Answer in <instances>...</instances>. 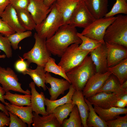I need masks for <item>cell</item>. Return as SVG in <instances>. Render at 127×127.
Masks as SVG:
<instances>
[{
	"label": "cell",
	"instance_id": "6da1fadb",
	"mask_svg": "<svg viewBox=\"0 0 127 127\" xmlns=\"http://www.w3.org/2000/svg\"><path fill=\"white\" fill-rule=\"evenodd\" d=\"M77 32L76 28L68 24L63 25L52 36L46 39L48 49L51 54L61 57L70 45L82 43Z\"/></svg>",
	"mask_w": 127,
	"mask_h": 127
},
{
	"label": "cell",
	"instance_id": "7a4b0ae2",
	"mask_svg": "<svg viewBox=\"0 0 127 127\" xmlns=\"http://www.w3.org/2000/svg\"><path fill=\"white\" fill-rule=\"evenodd\" d=\"M96 72L95 66L90 56L69 71L67 75L75 91H82L89 79Z\"/></svg>",
	"mask_w": 127,
	"mask_h": 127
},
{
	"label": "cell",
	"instance_id": "3957f363",
	"mask_svg": "<svg viewBox=\"0 0 127 127\" xmlns=\"http://www.w3.org/2000/svg\"><path fill=\"white\" fill-rule=\"evenodd\" d=\"M103 40L127 47V15L119 14L116 17L107 28Z\"/></svg>",
	"mask_w": 127,
	"mask_h": 127
},
{
	"label": "cell",
	"instance_id": "277c9868",
	"mask_svg": "<svg viewBox=\"0 0 127 127\" xmlns=\"http://www.w3.org/2000/svg\"><path fill=\"white\" fill-rule=\"evenodd\" d=\"M34 37L35 42L33 47L23 54V59L26 60L28 67L30 64L33 63L44 68L51 54L47 48L46 39L40 37L36 32Z\"/></svg>",
	"mask_w": 127,
	"mask_h": 127
},
{
	"label": "cell",
	"instance_id": "5b68a950",
	"mask_svg": "<svg viewBox=\"0 0 127 127\" xmlns=\"http://www.w3.org/2000/svg\"><path fill=\"white\" fill-rule=\"evenodd\" d=\"M51 7V10L47 17L40 23L36 25L35 29L39 36L46 39L52 36L64 24L62 16L54 4Z\"/></svg>",
	"mask_w": 127,
	"mask_h": 127
},
{
	"label": "cell",
	"instance_id": "8992f818",
	"mask_svg": "<svg viewBox=\"0 0 127 127\" xmlns=\"http://www.w3.org/2000/svg\"><path fill=\"white\" fill-rule=\"evenodd\" d=\"M79 44H72L66 49L58 65L66 73L81 63L90 51H83L78 48Z\"/></svg>",
	"mask_w": 127,
	"mask_h": 127
},
{
	"label": "cell",
	"instance_id": "52a82bcc",
	"mask_svg": "<svg viewBox=\"0 0 127 127\" xmlns=\"http://www.w3.org/2000/svg\"><path fill=\"white\" fill-rule=\"evenodd\" d=\"M95 19L89 10L84 0L80 1L72 13L67 24L75 27L85 28Z\"/></svg>",
	"mask_w": 127,
	"mask_h": 127
},
{
	"label": "cell",
	"instance_id": "ba28073f",
	"mask_svg": "<svg viewBox=\"0 0 127 127\" xmlns=\"http://www.w3.org/2000/svg\"><path fill=\"white\" fill-rule=\"evenodd\" d=\"M116 18L112 16L95 19L80 33L90 38L105 42L103 38L106 31Z\"/></svg>",
	"mask_w": 127,
	"mask_h": 127
},
{
	"label": "cell",
	"instance_id": "9c48e42d",
	"mask_svg": "<svg viewBox=\"0 0 127 127\" xmlns=\"http://www.w3.org/2000/svg\"><path fill=\"white\" fill-rule=\"evenodd\" d=\"M0 84L6 92L12 90L24 94L31 93L28 89L25 91L22 89L17 75L9 67L5 68L0 66Z\"/></svg>",
	"mask_w": 127,
	"mask_h": 127
},
{
	"label": "cell",
	"instance_id": "30bf717a",
	"mask_svg": "<svg viewBox=\"0 0 127 127\" xmlns=\"http://www.w3.org/2000/svg\"><path fill=\"white\" fill-rule=\"evenodd\" d=\"M45 83L49 84L51 87L48 88L50 96V100L57 99L60 95H63L65 91L69 89L71 83L68 81L52 76L49 72H46Z\"/></svg>",
	"mask_w": 127,
	"mask_h": 127
},
{
	"label": "cell",
	"instance_id": "8fae6325",
	"mask_svg": "<svg viewBox=\"0 0 127 127\" xmlns=\"http://www.w3.org/2000/svg\"><path fill=\"white\" fill-rule=\"evenodd\" d=\"M115 92L102 91L97 93L87 99L92 105L106 109L115 107L119 96Z\"/></svg>",
	"mask_w": 127,
	"mask_h": 127
},
{
	"label": "cell",
	"instance_id": "7c38bea8",
	"mask_svg": "<svg viewBox=\"0 0 127 127\" xmlns=\"http://www.w3.org/2000/svg\"><path fill=\"white\" fill-rule=\"evenodd\" d=\"M112 74L109 71L103 73H96L88 80L82 90L84 98L87 99L95 94L102 87Z\"/></svg>",
	"mask_w": 127,
	"mask_h": 127
},
{
	"label": "cell",
	"instance_id": "4fadbf2b",
	"mask_svg": "<svg viewBox=\"0 0 127 127\" xmlns=\"http://www.w3.org/2000/svg\"><path fill=\"white\" fill-rule=\"evenodd\" d=\"M107 50V67L127 58V47L119 44L105 42Z\"/></svg>",
	"mask_w": 127,
	"mask_h": 127
},
{
	"label": "cell",
	"instance_id": "5bb4252c",
	"mask_svg": "<svg viewBox=\"0 0 127 127\" xmlns=\"http://www.w3.org/2000/svg\"><path fill=\"white\" fill-rule=\"evenodd\" d=\"M43 0H29L27 10L32 16L36 25L40 23L47 17L51 10Z\"/></svg>",
	"mask_w": 127,
	"mask_h": 127
},
{
	"label": "cell",
	"instance_id": "9a60e30c",
	"mask_svg": "<svg viewBox=\"0 0 127 127\" xmlns=\"http://www.w3.org/2000/svg\"><path fill=\"white\" fill-rule=\"evenodd\" d=\"M89 53L96 72L103 73L107 71V50L105 43L91 50Z\"/></svg>",
	"mask_w": 127,
	"mask_h": 127
},
{
	"label": "cell",
	"instance_id": "2e32d148",
	"mask_svg": "<svg viewBox=\"0 0 127 127\" xmlns=\"http://www.w3.org/2000/svg\"><path fill=\"white\" fill-rule=\"evenodd\" d=\"M31 89V106L33 111L42 116L48 115L45 107L44 101L45 97L44 93L41 92L39 93L36 90L35 84L33 82L29 84Z\"/></svg>",
	"mask_w": 127,
	"mask_h": 127
},
{
	"label": "cell",
	"instance_id": "e0dca14e",
	"mask_svg": "<svg viewBox=\"0 0 127 127\" xmlns=\"http://www.w3.org/2000/svg\"><path fill=\"white\" fill-rule=\"evenodd\" d=\"M0 17L16 32L26 31L20 23L16 9L10 3L6 8Z\"/></svg>",
	"mask_w": 127,
	"mask_h": 127
},
{
	"label": "cell",
	"instance_id": "ac0fdd59",
	"mask_svg": "<svg viewBox=\"0 0 127 127\" xmlns=\"http://www.w3.org/2000/svg\"><path fill=\"white\" fill-rule=\"evenodd\" d=\"M5 107L8 111L17 115L24 122L27 124L28 127H30L32 123L33 117L31 106L24 107L13 105L6 102Z\"/></svg>",
	"mask_w": 127,
	"mask_h": 127
},
{
	"label": "cell",
	"instance_id": "d6986e66",
	"mask_svg": "<svg viewBox=\"0 0 127 127\" xmlns=\"http://www.w3.org/2000/svg\"><path fill=\"white\" fill-rule=\"evenodd\" d=\"M95 19L104 17L108 12V0H84Z\"/></svg>",
	"mask_w": 127,
	"mask_h": 127
},
{
	"label": "cell",
	"instance_id": "ffe728a7",
	"mask_svg": "<svg viewBox=\"0 0 127 127\" xmlns=\"http://www.w3.org/2000/svg\"><path fill=\"white\" fill-rule=\"evenodd\" d=\"M72 103L76 105L79 110L84 127H88L86 121L89 109L86 102L82 91H75L71 98Z\"/></svg>",
	"mask_w": 127,
	"mask_h": 127
},
{
	"label": "cell",
	"instance_id": "44dd1931",
	"mask_svg": "<svg viewBox=\"0 0 127 127\" xmlns=\"http://www.w3.org/2000/svg\"><path fill=\"white\" fill-rule=\"evenodd\" d=\"M80 0H56L54 4L63 18L64 24H67L72 13Z\"/></svg>",
	"mask_w": 127,
	"mask_h": 127
},
{
	"label": "cell",
	"instance_id": "7402d4cb",
	"mask_svg": "<svg viewBox=\"0 0 127 127\" xmlns=\"http://www.w3.org/2000/svg\"><path fill=\"white\" fill-rule=\"evenodd\" d=\"M33 114L32 125L33 127H61V125L53 113L42 116L34 112Z\"/></svg>",
	"mask_w": 127,
	"mask_h": 127
},
{
	"label": "cell",
	"instance_id": "603a6c76",
	"mask_svg": "<svg viewBox=\"0 0 127 127\" xmlns=\"http://www.w3.org/2000/svg\"><path fill=\"white\" fill-rule=\"evenodd\" d=\"M96 113L103 119L107 122L115 119L119 115L127 114V108H120L113 107L104 109L94 106Z\"/></svg>",
	"mask_w": 127,
	"mask_h": 127
},
{
	"label": "cell",
	"instance_id": "cb8c5ba5",
	"mask_svg": "<svg viewBox=\"0 0 127 127\" xmlns=\"http://www.w3.org/2000/svg\"><path fill=\"white\" fill-rule=\"evenodd\" d=\"M102 91L115 92L119 95L127 94V89H124L122 87L117 78L112 74L97 93Z\"/></svg>",
	"mask_w": 127,
	"mask_h": 127
},
{
	"label": "cell",
	"instance_id": "d4e9b609",
	"mask_svg": "<svg viewBox=\"0 0 127 127\" xmlns=\"http://www.w3.org/2000/svg\"><path fill=\"white\" fill-rule=\"evenodd\" d=\"M45 73L44 67L37 66L34 69L28 68L22 74L24 75L27 74L29 75L37 86L40 88L42 87L45 91L47 89L45 85Z\"/></svg>",
	"mask_w": 127,
	"mask_h": 127
},
{
	"label": "cell",
	"instance_id": "484cf974",
	"mask_svg": "<svg viewBox=\"0 0 127 127\" xmlns=\"http://www.w3.org/2000/svg\"><path fill=\"white\" fill-rule=\"evenodd\" d=\"M69 89V91L67 94L59 99L52 100L45 98V104L46 107V111L48 115L52 113L53 110L56 107L72 101V97L75 90L72 87L71 84Z\"/></svg>",
	"mask_w": 127,
	"mask_h": 127
},
{
	"label": "cell",
	"instance_id": "4316f807",
	"mask_svg": "<svg viewBox=\"0 0 127 127\" xmlns=\"http://www.w3.org/2000/svg\"><path fill=\"white\" fill-rule=\"evenodd\" d=\"M107 70L117 78L121 85L127 80V58L115 65L107 67Z\"/></svg>",
	"mask_w": 127,
	"mask_h": 127
},
{
	"label": "cell",
	"instance_id": "83f0119b",
	"mask_svg": "<svg viewBox=\"0 0 127 127\" xmlns=\"http://www.w3.org/2000/svg\"><path fill=\"white\" fill-rule=\"evenodd\" d=\"M31 95H20L13 94L9 91L6 92L4 96V99L9 101L10 103L16 106L23 107L31 106Z\"/></svg>",
	"mask_w": 127,
	"mask_h": 127
},
{
	"label": "cell",
	"instance_id": "f1b7e54d",
	"mask_svg": "<svg viewBox=\"0 0 127 127\" xmlns=\"http://www.w3.org/2000/svg\"><path fill=\"white\" fill-rule=\"evenodd\" d=\"M85 101L89 108L88 116L86 121L88 127H108L106 122L97 114L92 105L85 98Z\"/></svg>",
	"mask_w": 127,
	"mask_h": 127
},
{
	"label": "cell",
	"instance_id": "f546056e",
	"mask_svg": "<svg viewBox=\"0 0 127 127\" xmlns=\"http://www.w3.org/2000/svg\"><path fill=\"white\" fill-rule=\"evenodd\" d=\"M16 9L20 23L25 29L30 31L35 29L36 25L31 15L27 9Z\"/></svg>",
	"mask_w": 127,
	"mask_h": 127
},
{
	"label": "cell",
	"instance_id": "4dcf8cb0",
	"mask_svg": "<svg viewBox=\"0 0 127 127\" xmlns=\"http://www.w3.org/2000/svg\"><path fill=\"white\" fill-rule=\"evenodd\" d=\"M77 35L82 42L78 47L79 49L83 51H91L100 45L105 42L94 39L77 32Z\"/></svg>",
	"mask_w": 127,
	"mask_h": 127
},
{
	"label": "cell",
	"instance_id": "1f68e13d",
	"mask_svg": "<svg viewBox=\"0 0 127 127\" xmlns=\"http://www.w3.org/2000/svg\"><path fill=\"white\" fill-rule=\"evenodd\" d=\"M82 120L78 107L75 105L68 119H65L61 125L63 127H81Z\"/></svg>",
	"mask_w": 127,
	"mask_h": 127
},
{
	"label": "cell",
	"instance_id": "d6a6232c",
	"mask_svg": "<svg viewBox=\"0 0 127 127\" xmlns=\"http://www.w3.org/2000/svg\"><path fill=\"white\" fill-rule=\"evenodd\" d=\"M72 101L59 106L56 108L52 113L55 115L61 125L63 121L67 117L75 104Z\"/></svg>",
	"mask_w": 127,
	"mask_h": 127
},
{
	"label": "cell",
	"instance_id": "836d02e7",
	"mask_svg": "<svg viewBox=\"0 0 127 127\" xmlns=\"http://www.w3.org/2000/svg\"><path fill=\"white\" fill-rule=\"evenodd\" d=\"M44 69L46 72H51L59 75L70 83L64 70L61 67L56 64L55 59L51 56L46 63Z\"/></svg>",
	"mask_w": 127,
	"mask_h": 127
},
{
	"label": "cell",
	"instance_id": "e575fe53",
	"mask_svg": "<svg viewBox=\"0 0 127 127\" xmlns=\"http://www.w3.org/2000/svg\"><path fill=\"white\" fill-rule=\"evenodd\" d=\"M31 31H26L22 32H15L7 37L11 44L13 49L15 50L18 48L20 42L24 39L32 36Z\"/></svg>",
	"mask_w": 127,
	"mask_h": 127
},
{
	"label": "cell",
	"instance_id": "d590c367",
	"mask_svg": "<svg viewBox=\"0 0 127 127\" xmlns=\"http://www.w3.org/2000/svg\"><path fill=\"white\" fill-rule=\"evenodd\" d=\"M120 14H127V0H116L111 10L107 12L104 17L114 16Z\"/></svg>",
	"mask_w": 127,
	"mask_h": 127
},
{
	"label": "cell",
	"instance_id": "8d00e7d4",
	"mask_svg": "<svg viewBox=\"0 0 127 127\" xmlns=\"http://www.w3.org/2000/svg\"><path fill=\"white\" fill-rule=\"evenodd\" d=\"M12 46L6 36H4L0 33V50L3 51L8 58L12 56Z\"/></svg>",
	"mask_w": 127,
	"mask_h": 127
},
{
	"label": "cell",
	"instance_id": "74e56055",
	"mask_svg": "<svg viewBox=\"0 0 127 127\" xmlns=\"http://www.w3.org/2000/svg\"><path fill=\"white\" fill-rule=\"evenodd\" d=\"M106 122L108 127H127V115L123 116L119 115L115 119Z\"/></svg>",
	"mask_w": 127,
	"mask_h": 127
},
{
	"label": "cell",
	"instance_id": "f35d334b",
	"mask_svg": "<svg viewBox=\"0 0 127 127\" xmlns=\"http://www.w3.org/2000/svg\"><path fill=\"white\" fill-rule=\"evenodd\" d=\"M10 116L9 127H26L27 124L15 114L8 111Z\"/></svg>",
	"mask_w": 127,
	"mask_h": 127
},
{
	"label": "cell",
	"instance_id": "ab89813d",
	"mask_svg": "<svg viewBox=\"0 0 127 127\" xmlns=\"http://www.w3.org/2000/svg\"><path fill=\"white\" fill-rule=\"evenodd\" d=\"M15 32L7 24L0 18V33L7 37Z\"/></svg>",
	"mask_w": 127,
	"mask_h": 127
},
{
	"label": "cell",
	"instance_id": "60d3db41",
	"mask_svg": "<svg viewBox=\"0 0 127 127\" xmlns=\"http://www.w3.org/2000/svg\"><path fill=\"white\" fill-rule=\"evenodd\" d=\"M29 0H9L10 3L15 8L27 9Z\"/></svg>",
	"mask_w": 127,
	"mask_h": 127
},
{
	"label": "cell",
	"instance_id": "b9f144b4",
	"mask_svg": "<svg viewBox=\"0 0 127 127\" xmlns=\"http://www.w3.org/2000/svg\"><path fill=\"white\" fill-rule=\"evenodd\" d=\"M20 59L16 61L15 64L16 70L18 72L22 74L28 68V64L26 61L22 58L20 57Z\"/></svg>",
	"mask_w": 127,
	"mask_h": 127
},
{
	"label": "cell",
	"instance_id": "7bdbcfd3",
	"mask_svg": "<svg viewBox=\"0 0 127 127\" xmlns=\"http://www.w3.org/2000/svg\"><path fill=\"white\" fill-rule=\"evenodd\" d=\"M10 122V117L4 112L0 111V127L9 126Z\"/></svg>",
	"mask_w": 127,
	"mask_h": 127
},
{
	"label": "cell",
	"instance_id": "ee69618b",
	"mask_svg": "<svg viewBox=\"0 0 127 127\" xmlns=\"http://www.w3.org/2000/svg\"><path fill=\"white\" fill-rule=\"evenodd\" d=\"M9 4V0H0V17Z\"/></svg>",
	"mask_w": 127,
	"mask_h": 127
},
{
	"label": "cell",
	"instance_id": "f6af8a7d",
	"mask_svg": "<svg viewBox=\"0 0 127 127\" xmlns=\"http://www.w3.org/2000/svg\"><path fill=\"white\" fill-rule=\"evenodd\" d=\"M127 105V102L119 99L117 101L115 107L120 108H124Z\"/></svg>",
	"mask_w": 127,
	"mask_h": 127
},
{
	"label": "cell",
	"instance_id": "bcb514c9",
	"mask_svg": "<svg viewBox=\"0 0 127 127\" xmlns=\"http://www.w3.org/2000/svg\"><path fill=\"white\" fill-rule=\"evenodd\" d=\"M5 93V91L3 87L0 86V101L4 105L6 102H5L4 98V96Z\"/></svg>",
	"mask_w": 127,
	"mask_h": 127
},
{
	"label": "cell",
	"instance_id": "7dc6e473",
	"mask_svg": "<svg viewBox=\"0 0 127 127\" xmlns=\"http://www.w3.org/2000/svg\"><path fill=\"white\" fill-rule=\"evenodd\" d=\"M56 0H43L46 5L48 7H50L54 3Z\"/></svg>",
	"mask_w": 127,
	"mask_h": 127
},
{
	"label": "cell",
	"instance_id": "c3c4849f",
	"mask_svg": "<svg viewBox=\"0 0 127 127\" xmlns=\"http://www.w3.org/2000/svg\"><path fill=\"white\" fill-rule=\"evenodd\" d=\"M0 110L5 113L8 116H9L8 111L5 108V106L0 103Z\"/></svg>",
	"mask_w": 127,
	"mask_h": 127
},
{
	"label": "cell",
	"instance_id": "681fc988",
	"mask_svg": "<svg viewBox=\"0 0 127 127\" xmlns=\"http://www.w3.org/2000/svg\"><path fill=\"white\" fill-rule=\"evenodd\" d=\"M119 99L127 102V94H124L119 95Z\"/></svg>",
	"mask_w": 127,
	"mask_h": 127
},
{
	"label": "cell",
	"instance_id": "f907efd6",
	"mask_svg": "<svg viewBox=\"0 0 127 127\" xmlns=\"http://www.w3.org/2000/svg\"><path fill=\"white\" fill-rule=\"evenodd\" d=\"M121 86L123 89H127V80L123 82Z\"/></svg>",
	"mask_w": 127,
	"mask_h": 127
},
{
	"label": "cell",
	"instance_id": "816d5d0a",
	"mask_svg": "<svg viewBox=\"0 0 127 127\" xmlns=\"http://www.w3.org/2000/svg\"><path fill=\"white\" fill-rule=\"evenodd\" d=\"M1 51L0 50V53L1 52ZM6 56L5 54H3L2 55H0V59L3 58L4 59L5 58Z\"/></svg>",
	"mask_w": 127,
	"mask_h": 127
},
{
	"label": "cell",
	"instance_id": "f5cc1de1",
	"mask_svg": "<svg viewBox=\"0 0 127 127\" xmlns=\"http://www.w3.org/2000/svg\"></svg>",
	"mask_w": 127,
	"mask_h": 127
}]
</instances>
